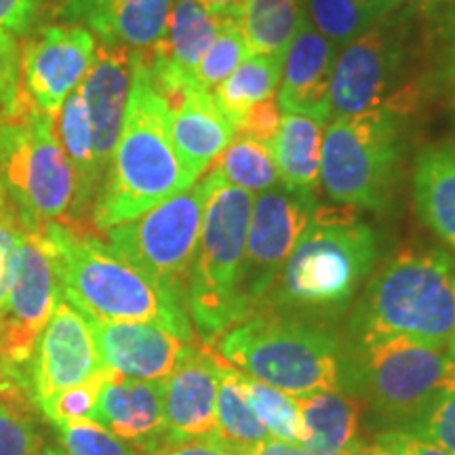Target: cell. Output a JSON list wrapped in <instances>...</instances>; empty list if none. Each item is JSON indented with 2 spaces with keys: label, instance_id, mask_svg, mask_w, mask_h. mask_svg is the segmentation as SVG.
Listing matches in <instances>:
<instances>
[{
  "label": "cell",
  "instance_id": "obj_1",
  "mask_svg": "<svg viewBox=\"0 0 455 455\" xmlns=\"http://www.w3.org/2000/svg\"><path fill=\"white\" fill-rule=\"evenodd\" d=\"M378 251V235L358 209L316 204L258 310L333 325L371 276Z\"/></svg>",
  "mask_w": 455,
  "mask_h": 455
},
{
  "label": "cell",
  "instance_id": "obj_2",
  "mask_svg": "<svg viewBox=\"0 0 455 455\" xmlns=\"http://www.w3.org/2000/svg\"><path fill=\"white\" fill-rule=\"evenodd\" d=\"M196 181L175 152L169 104L156 87L150 64L144 53L133 51V78L121 138L95 198L91 226L104 235L181 195Z\"/></svg>",
  "mask_w": 455,
  "mask_h": 455
},
{
  "label": "cell",
  "instance_id": "obj_3",
  "mask_svg": "<svg viewBox=\"0 0 455 455\" xmlns=\"http://www.w3.org/2000/svg\"><path fill=\"white\" fill-rule=\"evenodd\" d=\"M455 333V258L407 244L379 266L355 301L348 344L407 338L445 348Z\"/></svg>",
  "mask_w": 455,
  "mask_h": 455
},
{
  "label": "cell",
  "instance_id": "obj_4",
  "mask_svg": "<svg viewBox=\"0 0 455 455\" xmlns=\"http://www.w3.org/2000/svg\"><path fill=\"white\" fill-rule=\"evenodd\" d=\"M41 236L55 261L64 299L81 315L110 323H148L195 339L186 306L163 293L98 236L64 221L43 224Z\"/></svg>",
  "mask_w": 455,
  "mask_h": 455
},
{
  "label": "cell",
  "instance_id": "obj_5",
  "mask_svg": "<svg viewBox=\"0 0 455 455\" xmlns=\"http://www.w3.org/2000/svg\"><path fill=\"white\" fill-rule=\"evenodd\" d=\"M209 348L249 378L295 398L344 388L346 346L323 323L258 310Z\"/></svg>",
  "mask_w": 455,
  "mask_h": 455
},
{
  "label": "cell",
  "instance_id": "obj_6",
  "mask_svg": "<svg viewBox=\"0 0 455 455\" xmlns=\"http://www.w3.org/2000/svg\"><path fill=\"white\" fill-rule=\"evenodd\" d=\"M344 346L341 390L365 405L379 430H407L443 392L455 388V361L445 348L407 338Z\"/></svg>",
  "mask_w": 455,
  "mask_h": 455
},
{
  "label": "cell",
  "instance_id": "obj_7",
  "mask_svg": "<svg viewBox=\"0 0 455 455\" xmlns=\"http://www.w3.org/2000/svg\"><path fill=\"white\" fill-rule=\"evenodd\" d=\"M405 114L369 110L331 118L323 133L321 184L338 204L390 209L405 156Z\"/></svg>",
  "mask_w": 455,
  "mask_h": 455
},
{
  "label": "cell",
  "instance_id": "obj_8",
  "mask_svg": "<svg viewBox=\"0 0 455 455\" xmlns=\"http://www.w3.org/2000/svg\"><path fill=\"white\" fill-rule=\"evenodd\" d=\"M212 173L213 188L204 204L186 298L188 315L203 346H213L220 335L244 321L238 301V278L253 207L251 192L226 184L215 169Z\"/></svg>",
  "mask_w": 455,
  "mask_h": 455
},
{
  "label": "cell",
  "instance_id": "obj_9",
  "mask_svg": "<svg viewBox=\"0 0 455 455\" xmlns=\"http://www.w3.org/2000/svg\"><path fill=\"white\" fill-rule=\"evenodd\" d=\"M76 178L57 138L55 116L36 110L30 100L0 118V198L26 230L47 221L70 220Z\"/></svg>",
  "mask_w": 455,
  "mask_h": 455
},
{
  "label": "cell",
  "instance_id": "obj_10",
  "mask_svg": "<svg viewBox=\"0 0 455 455\" xmlns=\"http://www.w3.org/2000/svg\"><path fill=\"white\" fill-rule=\"evenodd\" d=\"M212 188L209 171L181 195L104 232L106 244L118 258L184 306Z\"/></svg>",
  "mask_w": 455,
  "mask_h": 455
},
{
  "label": "cell",
  "instance_id": "obj_11",
  "mask_svg": "<svg viewBox=\"0 0 455 455\" xmlns=\"http://www.w3.org/2000/svg\"><path fill=\"white\" fill-rule=\"evenodd\" d=\"M409 66L411 26L409 15L396 9L344 44L335 57L329 84L331 118L379 108L409 116L418 101L415 87L409 83Z\"/></svg>",
  "mask_w": 455,
  "mask_h": 455
},
{
  "label": "cell",
  "instance_id": "obj_12",
  "mask_svg": "<svg viewBox=\"0 0 455 455\" xmlns=\"http://www.w3.org/2000/svg\"><path fill=\"white\" fill-rule=\"evenodd\" d=\"M64 293L55 261L41 236V228L26 230L17 244L7 301L0 310V361L24 369L36 341Z\"/></svg>",
  "mask_w": 455,
  "mask_h": 455
},
{
  "label": "cell",
  "instance_id": "obj_13",
  "mask_svg": "<svg viewBox=\"0 0 455 455\" xmlns=\"http://www.w3.org/2000/svg\"><path fill=\"white\" fill-rule=\"evenodd\" d=\"M315 207V201H306L283 186H272L253 198L238 278L244 318L251 316L270 293Z\"/></svg>",
  "mask_w": 455,
  "mask_h": 455
},
{
  "label": "cell",
  "instance_id": "obj_14",
  "mask_svg": "<svg viewBox=\"0 0 455 455\" xmlns=\"http://www.w3.org/2000/svg\"><path fill=\"white\" fill-rule=\"evenodd\" d=\"M95 36L76 24L38 28L21 49V87L36 110L57 116L93 66Z\"/></svg>",
  "mask_w": 455,
  "mask_h": 455
},
{
  "label": "cell",
  "instance_id": "obj_15",
  "mask_svg": "<svg viewBox=\"0 0 455 455\" xmlns=\"http://www.w3.org/2000/svg\"><path fill=\"white\" fill-rule=\"evenodd\" d=\"M26 378L34 407L104 371L87 318L61 298L28 363Z\"/></svg>",
  "mask_w": 455,
  "mask_h": 455
},
{
  "label": "cell",
  "instance_id": "obj_16",
  "mask_svg": "<svg viewBox=\"0 0 455 455\" xmlns=\"http://www.w3.org/2000/svg\"><path fill=\"white\" fill-rule=\"evenodd\" d=\"M224 358L213 348H195L167 378L161 379L167 449L215 435L218 388Z\"/></svg>",
  "mask_w": 455,
  "mask_h": 455
},
{
  "label": "cell",
  "instance_id": "obj_17",
  "mask_svg": "<svg viewBox=\"0 0 455 455\" xmlns=\"http://www.w3.org/2000/svg\"><path fill=\"white\" fill-rule=\"evenodd\" d=\"M84 318L93 333L104 367L123 378L161 382L196 348L195 341L148 323H110L91 316Z\"/></svg>",
  "mask_w": 455,
  "mask_h": 455
},
{
  "label": "cell",
  "instance_id": "obj_18",
  "mask_svg": "<svg viewBox=\"0 0 455 455\" xmlns=\"http://www.w3.org/2000/svg\"><path fill=\"white\" fill-rule=\"evenodd\" d=\"M224 9L207 11L196 0H175L161 41L144 53L163 95H173L196 83L203 57L218 38Z\"/></svg>",
  "mask_w": 455,
  "mask_h": 455
},
{
  "label": "cell",
  "instance_id": "obj_19",
  "mask_svg": "<svg viewBox=\"0 0 455 455\" xmlns=\"http://www.w3.org/2000/svg\"><path fill=\"white\" fill-rule=\"evenodd\" d=\"M175 0H60L57 17L98 36L101 44L152 53Z\"/></svg>",
  "mask_w": 455,
  "mask_h": 455
},
{
  "label": "cell",
  "instance_id": "obj_20",
  "mask_svg": "<svg viewBox=\"0 0 455 455\" xmlns=\"http://www.w3.org/2000/svg\"><path fill=\"white\" fill-rule=\"evenodd\" d=\"M95 422L148 455L167 451L161 382L131 379L108 369Z\"/></svg>",
  "mask_w": 455,
  "mask_h": 455
},
{
  "label": "cell",
  "instance_id": "obj_21",
  "mask_svg": "<svg viewBox=\"0 0 455 455\" xmlns=\"http://www.w3.org/2000/svg\"><path fill=\"white\" fill-rule=\"evenodd\" d=\"M338 44L315 30L308 17L284 53L281 89L276 101L283 114H306L321 123L331 121L329 84Z\"/></svg>",
  "mask_w": 455,
  "mask_h": 455
},
{
  "label": "cell",
  "instance_id": "obj_22",
  "mask_svg": "<svg viewBox=\"0 0 455 455\" xmlns=\"http://www.w3.org/2000/svg\"><path fill=\"white\" fill-rule=\"evenodd\" d=\"M131 78H133V51L100 44L95 49L93 66L81 83L89 110L91 133H93L95 158L104 175L110 167L116 141L121 138Z\"/></svg>",
  "mask_w": 455,
  "mask_h": 455
},
{
  "label": "cell",
  "instance_id": "obj_23",
  "mask_svg": "<svg viewBox=\"0 0 455 455\" xmlns=\"http://www.w3.org/2000/svg\"><path fill=\"white\" fill-rule=\"evenodd\" d=\"M171 114V140L178 158L190 175L201 180L207 167L235 140V124L215 104L212 91L188 84L178 93L164 95Z\"/></svg>",
  "mask_w": 455,
  "mask_h": 455
},
{
  "label": "cell",
  "instance_id": "obj_24",
  "mask_svg": "<svg viewBox=\"0 0 455 455\" xmlns=\"http://www.w3.org/2000/svg\"><path fill=\"white\" fill-rule=\"evenodd\" d=\"M299 447L315 455H350L361 445L365 405L346 390H318L298 396Z\"/></svg>",
  "mask_w": 455,
  "mask_h": 455
},
{
  "label": "cell",
  "instance_id": "obj_25",
  "mask_svg": "<svg viewBox=\"0 0 455 455\" xmlns=\"http://www.w3.org/2000/svg\"><path fill=\"white\" fill-rule=\"evenodd\" d=\"M411 188L419 220L455 251V141H436L419 150Z\"/></svg>",
  "mask_w": 455,
  "mask_h": 455
},
{
  "label": "cell",
  "instance_id": "obj_26",
  "mask_svg": "<svg viewBox=\"0 0 455 455\" xmlns=\"http://www.w3.org/2000/svg\"><path fill=\"white\" fill-rule=\"evenodd\" d=\"M325 123L306 114H283L272 140L278 181L284 190L316 203L321 184V148Z\"/></svg>",
  "mask_w": 455,
  "mask_h": 455
},
{
  "label": "cell",
  "instance_id": "obj_27",
  "mask_svg": "<svg viewBox=\"0 0 455 455\" xmlns=\"http://www.w3.org/2000/svg\"><path fill=\"white\" fill-rule=\"evenodd\" d=\"M241 32L247 53L283 57L306 20L304 0H241Z\"/></svg>",
  "mask_w": 455,
  "mask_h": 455
},
{
  "label": "cell",
  "instance_id": "obj_28",
  "mask_svg": "<svg viewBox=\"0 0 455 455\" xmlns=\"http://www.w3.org/2000/svg\"><path fill=\"white\" fill-rule=\"evenodd\" d=\"M283 57L251 55L224 83L213 89V100L232 124L241 123L244 112L261 100L275 98L283 78Z\"/></svg>",
  "mask_w": 455,
  "mask_h": 455
},
{
  "label": "cell",
  "instance_id": "obj_29",
  "mask_svg": "<svg viewBox=\"0 0 455 455\" xmlns=\"http://www.w3.org/2000/svg\"><path fill=\"white\" fill-rule=\"evenodd\" d=\"M405 0H304L306 15L316 32L335 44H348Z\"/></svg>",
  "mask_w": 455,
  "mask_h": 455
},
{
  "label": "cell",
  "instance_id": "obj_30",
  "mask_svg": "<svg viewBox=\"0 0 455 455\" xmlns=\"http://www.w3.org/2000/svg\"><path fill=\"white\" fill-rule=\"evenodd\" d=\"M215 435L221 439L255 449L259 443L272 439L243 388V373L224 361L218 388V424Z\"/></svg>",
  "mask_w": 455,
  "mask_h": 455
},
{
  "label": "cell",
  "instance_id": "obj_31",
  "mask_svg": "<svg viewBox=\"0 0 455 455\" xmlns=\"http://www.w3.org/2000/svg\"><path fill=\"white\" fill-rule=\"evenodd\" d=\"M213 169L226 184L241 188L251 195H261L278 181L272 146L244 138V135H238L230 141L226 152L218 156Z\"/></svg>",
  "mask_w": 455,
  "mask_h": 455
},
{
  "label": "cell",
  "instance_id": "obj_32",
  "mask_svg": "<svg viewBox=\"0 0 455 455\" xmlns=\"http://www.w3.org/2000/svg\"><path fill=\"white\" fill-rule=\"evenodd\" d=\"M243 373V371H241ZM243 388L272 439L299 445L301 415L298 398L243 373Z\"/></svg>",
  "mask_w": 455,
  "mask_h": 455
},
{
  "label": "cell",
  "instance_id": "obj_33",
  "mask_svg": "<svg viewBox=\"0 0 455 455\" xmlns=\"http://www.w3.org/2000/svg\"><path fill=\"white\" fill-rule=\"evenodd\" d=\"M247 44H244L241 32V17L236 7L224 9V21H221L220 34L203 57L201 66L196 70V83L203 89L213 91L247 60Z\"/></svg>",
  "mask_w": 455,
  "mask_h": 455
},
{
  "label": "cell",
  "instance_id": "obj_34",
  "mask_svg": "<svg viewBox=\"0 0 455 455\" xmlns=\"http://www.w3.org/2000/svg\"><path fill=\"white\" fill-rule=\"evenodd\" d=\"M53 426L66 455H138L127 441L91 419L55 422Z\"/></svg>",
  "mask_w": 455,
  "mask_h": 455
},
{
  "label": "cell",
  "instance_id": "obj_35",
  "mask_svg": "<svg viewBox=\"0 0 455 455\" xmlns=\"http://www.w3.org/2000/svg\"><path fill=\"white\" fill-rule=\"evenodd\" d=\"M108 378V369L87 379L84 384L74 386L70 390L60 392L47 403H43L41 411L51 424L55 422H74V419H91L95 422L98 415V398Z\"/></svg>",
  "mask_w": 455,
  "mask_h": 455
},
{
  "label": "cell",
  "instance_id": "obj_36",
  "mask_svg": "<svg viewBox=\"0 0 455 455\" xmlns=\"http://www.w3.org/2000/svg\"><path fill=\"white\" fill-rule=\"evenodd\" d=\"M41 453L43 436L32 422V407L0 401V455Z\"/></svg>",
  "mask_w": 455,
  "mask_h": 455
},
{
  "label": "cell",
  "instance_id": "obj_37",
  "mask_svg": "<svg viewBox=\"0 0 455 455\" xmlns=\"http://www.w3.org/2000/svg\"><path fill=\"white\" fill-rule=\"evenodd\" d=\"M28 101L21 87V49L13 32L0 28V118H7Z\"/></svg>",
  "mask_w": 455,
  "mask_h": 455
},
{
  "label": "cell",
  "instance_id": "obj_38",
  "mask_svg": "<svg viewBox=\"0 0 455 455\" xmlns=\"http://www.w3.org/2000/svg\"><path fill=\"white\" fill-rule=\"evenodd\" d=\"M407 432L422 436L455 455V388L443 392Z\"/></svg>",
  "mask_w": 455,
  "mask_h": 455
},
{
  "label": "cell",
  "instance_id": "obj_39",
  "mask_svg": "<svg viewBox=\"0 0 455 455\" xmlns=\"http://www.w3.org/2000/svg\"><path fill=\"white\" fill-rule=\"evenodd\" d=\"M21 235H24V224L17 218L13 209L0 198V310H3L9 295L11 276H13V261Z\"/></svg>",
  "mask_w": 455,
  "mask_h": 455
},
{
  "label": "cell",
  "instance_id": "obj_40",
  "mask_svg": "<svg viewBox=\"0 0 455 455\" xmlns=\"http://www.w3.org/2000/svg\"><path fill=\"white\" fill-rule=\"evenodd\" d=\"M281 118L283 112L281 108H278L276 95L275 98L261 100L244 112L241 123L236 124V133L272 146V140H275L276 131L281 127Z\"/></svg>",
  "mask_w": 455,
  "mask_h": 455
},
{
  "label": "cell",
  "instance_id": "obj_41",
  "mask_svg": "<svg viewBox=\"0 0 455 455\" xmlns=\"http://www.w3.org/2000/svg\"><path fill=\"white\" fill-rule=\"evenodd\" d=\"M373 445L379 447L386 455H451L435 443L422 439L407 430H379L373 436Z\"/></svg>",
  "mask_w": 455,
  "mask_h": 455
},
{
  "label": "cell",
  "instance_id": "obj_42",
  "mask_svg": "<svg viewBox=\"0 0 455 455\" xmlns=\"http://www.w3.org/2000/svg\"><path fill=\"white\" fill-rule=\"evenodd\" d=\"M158 455H253V449L236 445V443L221 439L218 435H209L203 436V439L180 443V445Z\"/></svg>",
  "mask_w": 455,
  "mask_h": 455
},
{
  "label": "cell",
  "instance_id": "obj_43",
  "mask_svg": "<svg viewBox=\"0 0 455 455\" xmlns=\"http://www.w3.org/2000/svg\"><path fill=\"white\" fill-rule=\"evenodd\" d=\"M41 0H0V28L13 34H30Z\"/></svg>",
  "mask_w": 455,
  "mask_h": 455
},
{
  "label": "cell",
  "instance_id": "obj_44",
  "mask_svg": "<svg viewBox=\"0 0 455 455\" xmlns=\"http://www.w3.org/2000/svg\"><path fill=\"white\" fill-rule=\"evenodd\" d=\"M253 455H315V453H310L308 449L299 445H291V443L268 439L259 443V445L253 449Z\"/></svg>",
  "mask_w": 455,
  "mask_h": 455
},
{
  "label": "cell",
  "instance_id": "obj_45",
  "mask_svg": "<svg viewBox=\"0 0 455 455\" xmlns=\"http://www.w3.org/2000/svg\"><path fill=\"white\" fill-rule=\"evenodd\" d=\"M436 81L455 93V41L449 44L441 57L439 68H436Z\"/></svg>",
  "mask_w": 455,
  "mask_h": 455
},
{
  "label": "cell",
  "instance_id": "obj_46",
  "mask_svg": "<svg viewBox=\"0 0 455 455\" xmlns=\"http://www.w3.org/2000/svg\"><path fill=\"white\" fill-rule=\"evenodd\" d=\"M198 4H203L207 11H221V9H228V7H236L241 0H196Z\"/></svg>",
  "mask_w": 455,
  "mask_h": 455
},
{
  "label": "cell",
  "instance_id": "obj_47",
  "mask_svg": "<svg viewBox=\"0 0 455 455\" xmlns=\"http://www.w3.org/2000/svg\"><path fill=\"white\" fill-rule=\"evenodd\" d=\"M350 455H386V453L379 447H375L373 443L363 441L361 445L355 449V451H350Z\"/></svg>",
  "mask_w": 455,
  "mask_h": 455
},
{
  "label": "cell",
  "instance_id": "obj_48",
  "mask_svg": "<svg viewBox=\"0 0 455 455\" xmlns=\"http://www.w3.org/2000/svg\"><path fill=\"white\" fill-rule=\"evenodd\" d=\"M445 352H447V356L451 358V361H455V333L451 335V339L447 341V346H445Z\"/></svg>",
  "mask_w": 455,
  "mask_h": 455
},
{
  "label": "cell",
  "instance_id": "obj_49",
  "mask_svg": "<svg viewBox=\"0 0 455 455\" xmlns=\"http://www.w3.org/2000/svg\"><path fill=\"white\" fill-rule=\"evenodd\" d=\"M41 455H66V453L61 451V449H57V447H43Z\"/></svg>",
  "mask_w": 455,
  "mask_h": 455
},
{
  "label": "cell",
  "instance_id": "obj_50",
  "mask_svg": "<svg viewBox=\"0 0 455 455\" xmlns=\"http://www.w3.org/2000/svg\"><path fill=\"white\" fill-rule=\"evenodd\" d=\"M451 108H453V116H455V93H453V104H451Z\"/></svg>",
  "mask_w": 455,
  "mask_h": 455
}]
</instances>
